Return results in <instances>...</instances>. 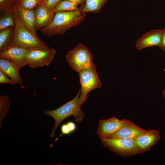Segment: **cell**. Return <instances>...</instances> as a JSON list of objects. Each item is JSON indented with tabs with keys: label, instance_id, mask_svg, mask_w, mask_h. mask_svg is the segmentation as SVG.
Instances as JSON below:
<instances>
[{
	"label": "cell",
	"instance_id": "obj_12",
	"mask_svg": "<svg viewBox=\"0 0 165 165\" xmlns=\"http://www.w3.org/2000/svg\"><path fill=\"white\" fill-rule=\"evenodd\" d=\"M35 28L37 29H42L47 26L53 20L55 13L48 9L42 3L34 9Z\"/></svg>",
	"mask_w": 165,
	"mask_h": 165
},
{
	"label": "cell",
	"instance_id": "obj_23",
	"mask_svg": "<svg viewBox=\"0 0 165 165\" xmlns=\"http://www.w3.org/2000/svg\"><path fill=\"white\" fill-rule=\"evenodd\" d=\"M0 83L13 85L17 84L15 82L8 78L5 72L1 69H0Z\"/></svg>",
	"mask_w": 165,
	"mask_h": 165
},
{
	"label": "cell",
	"instance_id": "obj_25",
	"mask_svg": "<svg viewBox=\"0 0 165 165\" xmlns=\"http://www.w3.org/2000/svg\"><path fill=\"white\" fill-rule=\"evenodd\" d=\"M162 30L160 42L158 46L162 50L165 52V28Z\"/></svg>",
	"mask_w": 165,
	"mask_h": 165
},
{
	"label": "cell",
	"instance_id": "obj_16",
	"mask_svg": "<svg viewBox=\"0 0 165 165\" xmlns=\"http://www.w3.org/2000/svg\"><path fill=\"white\" fill-rule=\"evenodd\" d=\"M14 27H9L0 31V52L10 47L14 31Z\"/></svg>",
	"mask_w": 165,
	"mask_h": 165
},
{
	"label": "cell",
	"instance_id": "obj_5",
	"mask_svg": "<svg viewBox=\"0 0 165 165\" xmlns=\"http://www.w3.org/2000/svg\"><path fill=\"white\" fill-rule=\"evenodd\" d=\"M79 74L81 87L79 101L82 105L87 100L88 93L100 88L101 84L97 73L96 64L94 63Z\"/></svg>",
	"mask_w": 165,
	"mask_h": 165
},
{
	"label": "cell",
	"instance_id": "obj_20",
	"mask_svg": "<svg viewBox=\"0 0 165 165\" xmlns=\"http://www.w3.org/2000/svg\"><path fill=\"white\" fill-rule=\"evenodd\" d=\"M10 101L9 97L4 95L0 96V110L1 117L4 116L8 112Z\"/></svg>",
	"mask_w": 165,
	"mask_h": 165
},
{
	"label": "cell",
	"instance_id": "obj_7",
	"mask_svg": "<svg viewBox=\"0 0 165 165\" xmlns=\"http://www.w3.org/2000/svg\"><path fill=\"white\" fill-rule=\"evenodd\" d=\"M54 49H29L27 56V65L31 68L49 65L54 59Z\"/></svg>",
	"mask_w": 165,
	"mask_h": 165
},
{
	"label": "cell",
	"instance_id": "obj_8",
	"mask_svg": "<svg viewBox=\"0 0 165 165\" xmlns=\"http://www.w3.org/2000/svg\"><path fill=\"white\" fill-rule=\"evenodd\" d=\"M29 49L13 46L0 53V57L10 60L20 69L27 65V56Z\"/></svg>",
	"mask_w": 165,
	"mask_h": 165
},
{
	"label": "cell",
	"instance_id": "obj_14",
	"mask_svg": "<svg viewBox=\"0 0 165 165\" xmlns=\"http://www.w3.org/2000/svg\"><path fill=\"white\" fill-rule=\"evenodd\" d=\"M17 15L22 24L34 35H36L34 9H28L20 4L15 6Z\"/></svg>",
	"mask_w": 165,
	"mask_h": 165
},
{
	"label": "cell",
	"instance_id": "obj_15",
	"mask_svg": "<svg viewBox=\"0 0 165 165\" xmlns=\"http://www.w3.org/2000/svg\"><path fill=\"white\" fill-rule=\"evenodd\" d=\"M0 69L17 84L23 85L22 80L19 74V70L10 60L0 57Z\"/></svg>",
	"mask_w": 165,
	"mask_h": 165
},
{
	"label": "cell",
	"instance_id": "obj_24",
	"mask_svg": "<svg viewBox=\"0 0 165 165\" xmlns=\"http://www.w3.org/2000/svg\"><path fill=\"white\" fill-rule=\"evenodd\" d=\"M61 1V0H43L42 2L48 9L52 10Z\"/></svg>",
	"mask_w": 165,
	"mask_h": 165
},
{
	"label": "cell",
	"instance_id": "obj_6",
	"mask_svg": "<svg viewBox=\"0 0 165 165\" xmlns=\"http://www.w3.org/2000/svg\"><path fill=\"white\" fill-rule=\"evenodd\" d=\"M100 138L105 146L117 154L128 156L141 153L133 139Z\"/></svg>",
	"mask_w": 165,
	"mask_h": 165
},
{
	"label": "cell",
	"instance_id": "obj_18",
	"mask_svg": "<svg viewBox=\"0 0 165 165\" xmlns=\"http://www.w3.org/2000/svg\"><path fill=\"white\" fill-rule=\"evenodd\" d=\"M78 5L68 0H61L52 10L55 13L58 12L73 11L79 9Z\"/></svg>",
	"mask_w": 165,
	"mask_h": 165
},
{
	"label": "cell",
	"instance_id": "obj_21",
	"mask_svg": "<svg viewBox=\"0 0 165 165\" xmlns=\"http://www.w3.org/2000/svg\"><path fill=\"white\" fill-rule=\"evenodd\" d=\"M76 126L74 123L72 121H69L62 125L61 126V134L62 135H68L74 132L76 129Z\"/></svg>",
	"mask_w": 165,
	"mask_h": 165
},
{
	"label": "cell",
	"instance_id": "obj_2",
	"mask_svg": "<svg viewBox=\"0 0 165 165\" xmlns=\"http://www.w3.org/2000/svg\"><path fill=\"white\" fill-rule=\"evenodd\" d=\"M13 14L15 20V25L10 47L17 46L28 49L50 48L22 24L17 15L15 6L13 7Z\"/></svg>",
	"mask_w": 165,
	"mask_h": 165
},
{
	"label": "cell",
	"instance_id": "obj_10",
	"mask_svg": "<svg viewBox=\"0 0 165 165\" xmlns=\"http://www.w3.org/2000/svg\"><path fill=\"white\" fill-rule=\"evenodd\" d=\"M128 121L126 119L120 120L115 117L107 119H100L97 134L100 138L106 137L115 133Z\"/></svg>",
	"mask_w": 165,
	"mask_h": 165
},
{
	"label": "cell",
	"instance_id": "obj_1",
	"mask_svg": "<svg viewBox=\"0 0 165 165\" xmlns=\"http://www.w3.org/2000/svg\"><path fill=\"white\" fill-rule=\"evenodd\" d=\"M85 13L82 9L55 13L50 23L40 30L42 34L49 37L63 35L72 27L79 25L85 20Z\"/></svg>",
	"mask_w": 165,
	"mask_h": 165
},
{
	"label": "cell",
	"instance_id": "obj_28",
	"mask_svg": "<svg viewBox=\"0 0 165 165\" xmlns=\"http://www.w3.org/2000/svg\"><path fill=\"white\" fill-rule=\"evenodd\" d=\"M163 97L164 99H165V88H164V89L163 90Z\"/></svg>",
	"mask_w": 165,
	"mask_h": 165
},
{
	"label": "cell",
	"instance_id": "obj_22",
	"mask_svg": "<svg viewBox=\"0 0 165 165\" xmlns=\"http://www.w3.org/2000/svg\"><path fill=\"white\" fill-rule=\"evenodd\" d=\"M42 2L41 0H22L20 4L25 9H34Z\"/></svg>",
	"mask_w": 165,
	"mask_h": 165
},
{
	"label": "cell",
	"instance_id": "obj_11",
	"mask_svg": "<svg viewBox=\"0 0 165 165\" xmlns=\"http://www.w3.org/2000/svg\"><path fill=\"white\" fill-rule=\"evenodd\" d=\"M146 130L128 120L115 133L105 138L134 139Z\"/></svg>",
	"mask_w": 165,
	"mask_h": 165
},
{
	"label": "cell",
	"instance_id": "obj_29",
	"mask_svg": "<svg viewBox=\"0 0 165 165\" xmlns=\"http://www.w3.org/2000/svg\"><path fill=\"white\" fill-rule=\"evenodd\" d=\"M42 2L43 1V0H41Z\"/></svg>",
	"mask_w": 165,
	"mask_h": 165
},
{
	"label": "cell",
	"instance_id": "obj_4",
	"mask_svg": "<svg viewBox=\"0 0 165 165\" xmlns=\"http://www.w3.org/2000/svg\"><path fill=\"white\" fill-rule=\"evenodd\" d=\"M65 59L71 68L78 73L94 63L92 53L81 43L68 51L65 55Z\"/></svg>",
	"mask_w": 165,
	"mask_h": 165
},
{
	"label": "cell",
	"instance_id": "obj_19",
	"mask_svg": "<svg viewBox=\"0 0 165 165\" xmlns=\"http://www.w3.org/2000/svg\"><path fill=\"white\" fill-rule=\"evenodd\" d=\"M15 20L13 14H7L2 16L0 20V30L13 27H14Z\"/></svg>",
	"mask_w": 165,
	"mask_h": 165
},
{
	"label": "cell",
	"instance_id": "obj_17",
	"mask_svg": "<svg viewBox=\"0 0 165 165\" xmlns=\"http://www.w3.org/2000/svg\"><path fill=\"white\" fill-rule=\"evenodd\" d=\"M108 0H85V4L82 8L84 13L91 12L97 13L100 12L105 4Z\"/></svg>",
	"mask_w": 165,
	"mask_h": 165
},
{
	"label": "cell",
	"instance_id": "obj_9",
	"mask_svg": "<svg viewBox=\"0 0 165 165\" xmlns=\"http://www.w3.org/2000/svg\"><path fill=\"white\" fill-rule=\"evenodd\" d=\"M159 132L155 130H146L133 139L141 153L148 150L160 138Z\"/></svg>",
	"mask_w": 165,
	"mask_h": 165
},
{
	"label": "cell",
	"instance_id": "obj_13",
	"mask_svg": "<svg viewBox=\"0 0 165 165\" xmlns=\"http://www.w3.org/2000/svg\"><path fill=\"white\" fill-rule=\"evenodd\" d=\"M162 31V30L156 29L146 33L136 42L137 49L141 50L148 47L158 46L160 42Z\"/></svg>",
	"mask_w": 165,
	"mask_h": 165
},
{
	"label": "cell",
	"instance_id": "obj_3",
	"mask_svg": "<svg viewBox=\"0 0 165 165\" xmlns=\"http://www.w3.org/2000/svg\"><path fill=\"white\" fill-rule=\"evenodd\" d=\"M80 93L81 89H80L76 95L72 100L56 109L44 111L45 114L52 117L55 121L50 135L51 138L55 136V131L62 121L67 118L73 116L76 121L80 123L82 121L84 113L81 108V105L79 101Z\"/></svg>",
	"mask_w": 165,
	"mask_h": 165
},
{
	"label": "cell",
	"instance_id": "obj_27",
	"mask_svg": "<svg viewBox=\"0 0 165 165\" xmlns=\"http://www.w3.org/2000/svg\"><path fill=\"white\" fill-rule=\"evenodd\" d=\"M6 0H0V6L2 5L4 3Z\"/></svg>",
	"mask_w": 165,
	"mask_h": 165
},
{
	"label": "cell",
	"instance_id": "obj_26",
	"mask_svg": "<svg viewBox=\"0 0 165 165\" xmlns=\"http://www.w3.org/2000/svg\"><path fill=\"white\" fill-rule=\"evenodd\" d=\"M68 0L71 2H73L76 4L79 5L83 4L85 2V0Z\"/></svg>",
	"mask_w": 165,
	"mask_h": 165
}]
</instances>
